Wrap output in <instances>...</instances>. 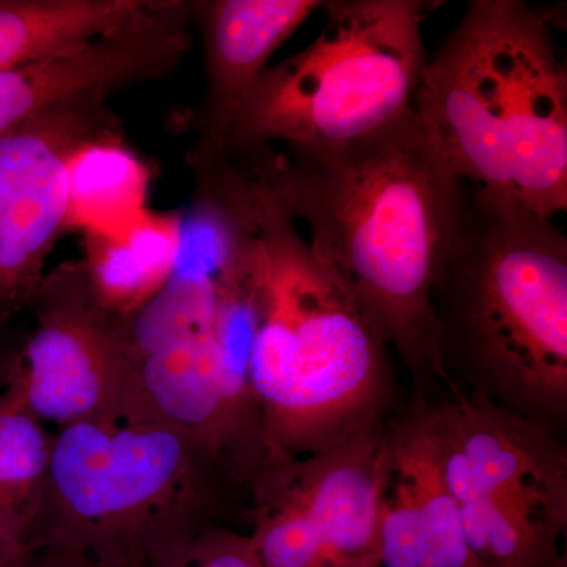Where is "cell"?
Returning <instances> with one entry per match:
<instances>
[{
  "label": "cell",
  "mask_w": 567,
  "mask_h": 567,
  "mask_svg": "<svg viewBox=\"0 0 567 567\" xmlns=\"http://www.w3.org/2000/svg\"><path fill=\"white\" fill-rule=\"evenodd\" d=\"M346 282L412 375L420 399L453 390L432 292L462 182L415 111L339 148L275 147L235 158Z\"/></svg>",
  "instance_id": "6da1fadb"
},
{
  "label": "cell",
  "mask_w": 567,
  "mask_h": 567,
  "mask_svg": "<svg viewBox=\"0 0 567 567\" xmlns=\"http://www.w3.org/2000/svg\"><path fill=\"white\" fill-rule=\"evenodd\" d=\"M451 383L561 434L567 420V238L462 182L432 292Z\"/></svg>",
  "instance_id": "7a4b0ae2"
},
{
  "label": "cell",
  "mask_w": 567,
  "mask_h": 567,
  "mask_svg": "<svg viewBox=\"0 0 567 567\" xmlns=\"http://www.w3.org/2000/svg\"><path fill=\"white\" fill-rule=\"evenodd\" d=\"M413 111L458 181L536 213L567 208V71L550 17L473 0L434 58Z\"/></svg>",
  "instance_id": "3957f363"
},
{
  "label": "cell",
  "mask_w": 567,
  "mask_h": 567,
  "mask_svg": "<svg viewBox=\"0 0 567 567\" xmlns=\"http://www.w3.org/2000/svg\"><path fill=\"white\" fill-rule=\"evenodd\" d=\"M246 175L264 249L251 385L265 464L319 453L385 423L390 347L297 223Z\"/></svg>",
  "instance_id": "277c9868"
},
{
  "label": "cell",
  "mask_w": 567,
  "mask_h": 567,
  "mask_svg": "<svg viewBox=\"0 0 567 567\" xmlns=\"http://www.w3.org/2000/svg\"><path fill=\"white\" fill-rule=\"evenodd\" d=\"M227 487L192 440L125 402L58 427L32 551L92 567H148L210 527Z\"/></svg>",
  "instance_id": "5b68a950"
},
{
  "label": "cell",
  "mask_w": 567,
  "mask_h": 567,
  "mask_svg": "<svg viewBox=\"0 0 567 567\" xmlns=\"http://www.w3.org/2000/svg\"><path fill=\"white\" fill-rule=\"evenodd\" d=\"M308 48L268 66L238 112L227 158L264 148H339L413 110L425 63V3L330 0Z\"/></svg>",
  "instance_id": "8992f818"
},
{
  "label": "cell",
  "mask_w": 567,
  "mask_h": 567,
  "mask_svg": "<svg viewBox=\"0 0 567 567\" xmlns=\"http://www.w3.org/2000/svg\"><path fill=\"white\" fill-rule=\"evenodd\" d=\"M429 401L443 475L477 567H567L561 434L457 388Z\"/></svg>",
  "instance_id": "52a82bcc"
},
{
  "label": "cell",
  "mask_w": 567,
  "mask_h": 567,
  "mask_svg": "<svg viewBox=\"0 0 567 567\" xmlns=\"http://www.w3.org/2000/svg\"><path fill=\"white\" fill-rule=\"evenodd\" d=\"M386 421L319 453L260 466L248 486L249 537L265 567H379Z\"/></svg>",
  "instance_id": "ba28073f"
},
{
  "label": "cell",
  "mask_w": 567,
  "mask_h": 567,
  "mask_svg": "<svg viewBox=\"0 0 567 567\" xmlns=\"http://www.w3.org/2000/svg\"><path fill=\"white\" fill-rule=\"evenodd\" d=\"M29 308L35 328L10 358L3 393L58 427L122 406L134 364L117 320L96 301L82 260L44 274Z\"/></svg>",
  "instance_id": "9c48e42d"
},
{
  "label": "cell",
  "mask_w": 567,
  "mask_h": 567,
  "mask_svg": "<svg viewBox=\"0 0 567 567\" xmlns=\"http://www.w3.org/2000/svg\"><path fill=\"white\" fill-rule=\"evenodd\" d=\"M192 2L148 0L106 35L0 71V133L58 104L162 80L193 44Z\"/></svg>",
  "instance_id": "30bf717a"
},
{
  "label": "cell",
  "mask_w": 567,
  "mask_h": 567,
  "mask_svg": "<svg viewBox=\"0 0 567 567\" xmlns=\"http://www.w3.org/2000/svg\"><path fill=\"white\" fill-rule=\"evenodd\" d=\"M379 567H477L443 475L429 399L386 421Z\"/></svg>",
  "instance_id": "8fae6325"
},
{
  "label": "cell",
  "mask_w": 567,
  "mask_h": 567,
  "mask_svg": "<svg viewBox=\"0 0 567 567\" xmlns=\"http://www.w3.org/2000/svg\"><path fill=\"white\" fill-rule=\"evenodd\" d=\"M322 6L320 0L192 2L193 22L203 33L207 71L197 140L188 155L194 173L226 162L235 118L271 55Z\"/></svg>",
  "instance_id": "7c38bea8"
},
{
  "label": "cell",
  "mask_w": 567,
  "mask_h": 567,
  "mask_svg": "<svg viewBox=\"0 0 567 567\" xmlns=\"http://www.w3.org/2000/svg\"><path fill=\"white\" fill-rule=\"evenodd\" d=\"M128 394L199 447L227 487H246L244 462L219 390L212 333L153 353L134 368Z\"/></svg>",
  "instance_id": "4fadbf2b"
},
{
  "label": "cell",
  "mask_w": 567,
  "mask_h": 567,
  "mask_svg": "<svg viewBox=\"0 0 567 567\" xmlns=\"http://www.w3.org/2000/svg\"><path fill=\"white\" fill-rule=\"evenodd\" d=\"M182 218V212L147 210L122 233L84 234L82 264L107 315L132 316L171 278Z\"/></svg>",
  "instance_id": "5bb4252c"
},
{
  "label": "cell",
  "mask_w": 567,
  "mask_h": 567,
  "mask_svg": "<svg viewBox=\"0 0 567 567\" xmlns=\"http://www.w3.org/2000/svg\"><path fill=\"white\" fill-rule=\"evenodd\" d=\"M69 156L51 164L0 210V331L29 308L43 279L44 264L59 235L66 230Z\"/></svg>",
  "instance_id": "9a60e30c"
},
{
  "label": "cell",
  "mask_w": 567,
  "mask_h": 567,
  "mask_svg": "<svg viewBox=\"0 0 567 567\" xmlns=\"http://www.w3.org/2000/svg\"><path fill=\"white\" fill-rule=\"evenodd\" d=\"M65 173L66 229L114 235L148 210L151 169L121 134L82 144L66 159Z\"/></svg>",
  "instance_id": "2e32d148"
},
{
  "label": "cell",
  "mask_w": 567,
  "mask_h": 567,
  "mask_svg": "<svg viewBox=\"0 0 567 567\" xmlns=\"http://www.w3.org/2000/svg\"><path fill=\"white\" fill-rule=\"evenodd\" d=\"M148 0H0V71L121 28Z\"/></svg>",
  "instance_id": "e0dca14e"
},
{
  "label": "cell",
  "mask_w": 567,
  "mask_h": 567,
  "mask_svg": "<svg viewBox=\"0 0 567 567\" xmlns=\"http://www.w3.org/2000/svg\"><path fill=\"white\" fill-rule=\"evenodd\" d=\"M54 435L0 393V557L32 554L47 494Z\"/></svg>",
  "instance_id": "ac0fdd59"
},
{
  "label": "cell",
  "mask_w": 567,
  "mask_h": 567,
  "mask_svg": "<svg viewBox=\"0 0 567 567\" xmlns=\"http://www.w3.org/2000/svg\"><path fill=\"white\" fill-rule=\"evenodd\" d=\"M107 99L106 93L76 96L0 133V210L85 142L121 134Z\"/></svg>",
  "instance_id": "d6986e66"
},
{
  "label": "cell",
  "mask_w": 567,
  "mask_h": 567,
  "mask_svg": "<svg viewBox=\"0 0 567 567\" xmlns=\"http://www.w3.org/2000/svg\"><path fill=\"white\" fill-rule=\"evenodd\" d=\"M218 281L171 275L147 303L115 319L134 368L153 353L212 333Z\"/></svg>",
  "instance_id": "ffe728a7"
},
{
  "label": "cell",
  "mask_w": 567,
  "mask_h": 567,
  "mask_svg": "<svg viewBox=\"0 0 567 567\" xmlns=\"http://www.w3.org/2000/svg\"><path fill=\"white\" fill-rule=\"evenodd\" d=\"M148 567H265L249 535L210 525Z\"/></svg>",
  "instance_id": "44dd1931"
},
{
  "label": "cell",
  "mask_w": 567,
  "mask_h": 567,
  "mask_svg": "<svg viewBox=\"0 0 567 567\" xmlns=\"http://www.w3.org/2000/svg\"><path fill=\"white\" fill-rule=\"evenodd\" d=\"M25 567H92L80 558L52 550L33 551Z\"/></svg>",
  "instance_id": "7402d4cb"
},
{
  "label": "cell",
  "mask_w": 567,
  "mask_h": 567,
  "mask_svg": "<svg viewBox=\"0 0 567 567\" xmlns=\"http://www.w3.org/2000/svg\"><path fill=\"white\" fill-rule=\"evenodd\" d=\"M33 554V551H32ZM32 554L25 555V557L21 558H2L0 557V567H25L28 566L29 559H31Z\"/></svg>",
  "instance_id": "603a6c76"
},
{
  "label": "cell",
  "mask_w": 567,
  "mask_h": 567,
  "mask_svg": "<svg viewBox=\"0 0 567 567\" xmlns=\"http://www.w3.org/2000/svg\"><path fill=\"white\" fill-rule=\"evenodd\" d=\"M10 358H7V360H2V358H0V382L2 383L6 382L7 369H9Z\"/></svg>",
  "instance_id": "cb8c5ba5"
}]
</instances>
